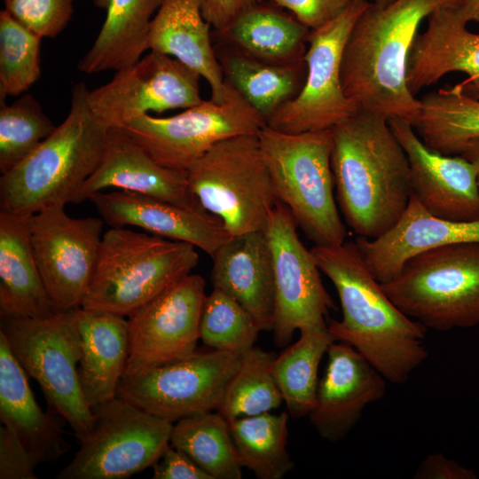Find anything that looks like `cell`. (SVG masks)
Here are the masks:
<instances>
[{"mask_svg": "<svg viewBox=\"0 0 479 479\" xmlns=\"http://www.w3.org/2000/svg\"><path fill=\"white\" fill-rule=\"evenodd\" d=\"M310 251L341 302L342 318L330 321L331 334L357 349L388 381L404 383L428 357L427 328L391 302L355 241L314 245Z\"/></svg>", "mask_w": 479, "mask_h": 479, "instance_id": "1", "label": "cell"}, {"mask_svg": "<svg viewBox=\"0 0 479 479\" xmlns=\"http://www.w3.org/2000/svg\"><path fill=\"white\" fill-rule=\"evenodd\" d=\"M331 130V169L341 212L358 237L376 238L408 205L406 153L389 121L378 114L357 111Z\"/></svg>", "mask_w": 479, "mask_h": 479, "instance_id": "2", "label": "cell"}, {"mask_svg": "<svg viewBox=\"0 0 479 479\" xmlns=\"http://www.w3.org/2000/svg\"><path fill=\"white\" fill-rule=\"evenodd\" d=\"M452 3L457 0L368 4L350 32L342 62V88L357 111L413 124L421 104L407 84L409 55L422 20Z\"/></svg>", "mask_w": 479, "mask_h": 479, "instance_id": "3", "label": "cell"}, {"mask_svg": "<svg viewBox=\"0 0 479 479\" xmlns=\"http://www.w3.org/2000/svg\"><path fill=\"white\" fill-rule=\"evenodd\" d=\"M86 85L72 88L71 107L27 158L0 177V210L31 216L41 209L71 203L95 171L106 150L110 127L92 111Z\"/></svg>", "mask_w": 479, "mask_h": 479, "instance_id": "4", "label": "cell"}, {"mask_svg": "<svg viewBox=\"0 0 479 479\" xmlns=\"http://www.w3.org/2000/svg\"><path fill=\"white\" fill-rule=\"evenodd\" d=\"M196 247L124 227L102 236L81 308L128 317L197 266Z\"/></svg>", "mask_w": 479, "mask_h": 479, "instance_id": "5", "label": "cell"}, {"mask_svg": "<svg viewBox=\"0 0 479 479\" xmlns=\"http://www.w3.org/2000/svg\"><path fill=\"white\" fill-rule=\"evenodd\" d=\"M257 137L278 200L298 227L314 245L342 244L347 232L334 196L332 130L294 134L265 124Z\"/></svg>", "mask_w": 479, "mask_h": 479, "instance_id": "6", "label": "cell"}, {"mask_svg": "<svg viewBox=\"0 0 479 479\" xmlns=\"http://www.w3.org/2000/svg\"><path fill=\"white\" fill-rule=\"evenodd\" d=\"M391 302L427 329L479 325V241L446 244L409 259L381 284Z\"/></svg>", "mask_w": 479, "mask_h": 479, "instance_id": "7", "label": "cell"}, {"mask_svg": "<svg viewBox=\"0 0 479 479\" xmlns=\"http://www.w3.org/2000/svg\"><path fill=\"white\" fill-rule=\"evenodd\" d=\"M78 309L59 310L42 318L1 316L0 334L27 374L38 382L49 410L63 418L81 441L92 428L94 413L79 380Z\"/></svg>", "mask_w": 479, "mask_h": 479, "instance_id": "8", "label": "cell"}, {"mask_svg": "<svg viewBox=\"0 0 479 479\" xmlns=\"http://www.w3.org/2000/svg\"><path fill=\"white\" fill-rule=\"evenodd\" d=\"M186 173L196 201L231 236L264 230L278 198L257 133L217 143Z\"/></svg>", "mask_w": 479, "mask_h": 479, "instance_id": "9", "label": "cell"}, {"mask_svg": "<svg viewBox=\"0 0 479 479\" xmlns=\"http://www.w3.org/2000/svg\"><path fill=\"white\" fill-rule=\"evenodd\" d=\"M265 124L264 116L226 80L221 103L203 99L169 117L145 114L121 128L160 164L187 171L217 143L256 134Z\"/></svg>", "mask_w": 479, "mask_h": 479, "instance_id": "10", "label": "cell"}, {"mask_svg": "<svg viewBox=\"0 0 479 479\" xmlns=\"http://www.w3.org/2000/svg\"><path fill=\"white\" fill-rule=\"evenodd\" d=\"M94 422L59 479H125L153 467L170 445L173 423L118 397L92 408Z\"/></svg>", "mask_w": 479, "mask_h": 479, "instance_id": "11", "label": "cell"}, {"mask_svg": "<svg viewBox=\"0 0 479 479\" xmlns=\"http://www.w3.org/2000/svg\"><path fill=\"white\" fill-rule=\"evenodd\" d=\"M369 3L352 0L336 18L310 31L304 82L266 120L268 126L294 134L331 130L357 112L342 88V62L350 32Z\"/></svg>", "mask_w": 479, "mask_h": 479, "instance_id": "12", "label": "cell"}, {"mask_svg": "<svg viewBox=\"0 0 479 479\" xmlns=\"http://www.w3.org/2000/svg\"><path fill=\"white\" fill-rule=\"evenodd\" d=\"M243 355L212 349L122 376L116 397L170 422L217 411Z\"/></svg>", "mask_w": 479, "mask_h": 479, "instance_id": "13", "label": "cell"}, {"mask_svg": "<svg viewBox=\"0 0 479 479\" xmlns=\"http://www.w3.org/2000/svg\"><path fill=\"white\" fill-rule=\"evenodd\" d=\"M293 215L279 200L271 210L264 232L269 241L275 281L273 342L287 346L294 331L326 324L334 308L310 249L301 241Z\"/></svg>", "mask_w": 479, "mask_h": 479, "instance_id": "14", "label": "cell"}, {"mask_svg": "<svg viewBox=\"0 0 479 479\" xmlns=\"http://www.w3.org/2000/svg\"><path fill=\"white\" fill-rule=\"evenodd\" d=\"M64 207H47L29 217L35 259L59 310L81 307L103 236L102 218L72 217Z\"/></svg>", "mask_w": 479, "mask_h": 479, "instance_id": "15", "label": "cell"}, {"mask_svg": "<svg viewBox=\"0 0 479 479\" xmlns=\"http://www.w3.org/2000/svg\"><path fill=\"white\" fill-rule=\"evenodd\" d=\"M205 287L200 274L190 273L127 317L129 355L123 376L196 352Z\"/></svg>", "mask_w": 479, "mask_h": 479, "instance_id": "16", "label": "cell"}, {"mask_svg": "<svg viewBox=\"0 0 479 479\" xmlns=\"http://www.w3.org/2000/svg\"><path fill=\"white\" fill-rule=\"evenodd\" d=\"M200 75L177 59L152 51L115 72L107 83L88 92L94 114L110 128L149 112L186 109L200 104Z\"/></svg>", "mask_w": 479, "mask_h": 479, "instance_id": "17", "label": "cell"}, {"mask_svg": "<svg viewBox=\"0 0 479 479\" xmlns=\"http://www.w3.org/2000/svg\"><path fill=\"white\" fill-rule=\"evenodd\" d=\"M389 122L406 153L412 194L419 202L440 218L479 220V188L473 165L459 155L431 150L407 122L395 118Z\"/></svg>", "mask_w": 479, "mask_h": 479, "instance_id": "18", "label": "cell"}, {"mask_svg": "<svg viewBox=\"0 0 479 479\" xmlns=\"http://www.w3.org/2000/svg\"><path fill=\"white\" fill-rule=\"evenodd\" d=\"M326 355L309 418L322 438L336 442L349 434L368 404L384 397L387 380L349 344L335 341Z\"/></svg>", "mask_w": 479, "mask_h": 479, "instance_id": "19", "label": "cell"}, {"mask_svg": "<svg viewBox=\"0 0 479 479\" xmlns=\"http://www.w3.org/2000/svg\"><path fill=\"white\" fill-rule=\"evenodd\" d=\"M89 200L111 227H139L150 234L190 243L210 256L232 237L222 221L200 205L186 207L122 190L98 192Z\"/></svg>", "mask_w": 479, "mask_h": 479, "instance_id": "20", "label": "cell"}, {"mask_svg": "<svg viewBox=\"0 0 479 479\" xmlns=\"http://www.w3.org/2000/svg\"><path fill=\"white\" fill-rule=\"evenodd\" d=\"M106 188L137 192L186 207L200 205L190 191L186 171L160 164L122 128L110 129L98 166L76 192L71 203H81Z\"/></svg>", "mask_w": 479, "mask_h": 479, "instance_id": "21", "label": "cell"}, {"mask_svg": "<svg viewBox=\"0 0 479 479\" xmlns=\"http://www.w3.org/2000/svg\"><path fill=\"white\" fill-rule=\"evenodd\" d=\"M479 241V220L451 221L428 212L411 193L397 223L383 234L355 240L373 276L384 284L396 278L405 263L428 250L456 242Z\"/></svg>", "mask_w": 479, "mask_h": 479, "instance_id": "22", "label": "cell"}, {"mask_svg": "<svg viewBox=\"0 0 479 479\" xmlns=\"http://www.w3.org/2000/svg\"><path fill=\"white\" fill-rule=\"evenodd\" d=\"M214 288L235 299L261 331L272 330L275 281L272 256L264 230L232 236L212 255Z\"/></svg>", "mask_w": 479, "mask_h": 479, "instance_id": "23", "label": "cell"}, {"mask_svg": "<svg viewBox=\"0 0 479 479\" xmlns=\"http://www.w3.org/2000/svg\"><path fill=\"white\" fill-rule=\"evenodd\" d=\"M456 3L428 17L424 33L418 34L407 65V84L415 96L451 72H463L467 81H479V35L467 29Z\"/></svg>", "mask_w": 479, "mask_h": 479, "instance_id": "24", "label": "cell"}, {"mask_svg": "<svg viewBox=\"0 0 479 479\" xmlns=\"http://www.w3.org/2000/svg\"><path fill=\"white\" fill-rule=\"evenodd\" d=\"M27 376L0 334V420L37 464L54 463L71 449L64 437V419L43 412Z\"/></svg>", "mask_w": 479, "mask_h": 479, "instance_id": "25", "label": "cell"}, {"mask_svg": "<svg viewBox=\"0 0 479 479\" xmlns=\"http://www.w3.org/2000/svg\"><path fill=\"white\" fill-rule=\"evenodd\" d=\"M210 27L203 0H164L151 22L147 50L173 57L197 72L210 88V99L221 103L226 80L212 46Z\"/></svg>", "mask_w": 479, "mask_h": 479, "instance_id": "26", "label": "cell"}, {"mask_svg": "<svg viewBox=\"0 0 479 479\" xmlns=\"http://www.w3.org/2000/svg\"><path fill=\"white\" fill-rule=\"evenodd\" d=\"M82 391L92 409L116 397L129 355L128 320L112 312L79 308Z\"/></svg>", "mask_w": 479, "mask_h": 479, "instance_id": "27", "label": "cell"}, {"mask_svg": "<svg viewBox=\"0 0 479 479\" xmlns=\"http://www.w3.org/2000/svg\"><path fill=\"white\" fill-rule=\"evenodd\" d=\"M29 217L0 210V316L42 318L59 311L35 259Z\"/></svg>", "mask_w": 479, "mask_h": 479, "instance_id": "28", "label": "cell"}, {"mask_svg": "<svg viewBox=\"0 0 479 479\" xmlns=\"http://www.w3.org/2000/svg\"><path fill=\"white\" fill-rule=\"evenodd\" d=\"M106 11V20L78 69L85 74L119 71L147 51L151 22L164 0H89Z\"/></svg>", "mask_w": 479, "mask_h": 479, "instance_id": "29", "label": "cell"}, {"mask_svg": "<svg viewBox=\"0 0 479 479\" xmlns=\"http://www.w3.org/2000/svg\"><path fill=\"white\" fill-rule=\"evenodd\" d=\"M310 31L295 17L256 3L241 13L224 35L257 59L300 65Z\"/></svg>", "mask_w": 479, "mask_h": 479, "instance_id": "30", "label": "cell"}, {"mask_svg": "<svg viewBox=\"0 0 479 479\" xmlns=\"http://www.w3.org/2000/svg\"><path fill=\"white\" fill-rule=\"evenodd\" d=\"M420 101L412 126L431 150L457 155L467 142L479 138V99L453 86L429 92Z\"/></svg>", "mask_w": 479, "mask_h": 479, "instance_id": "31", "label": "cell"}, {"mask_svg": "<svg viewBox=\"0 0 479 479\" xmlns=\"http://www.w3.org/2000/svg\"><path fill=\"white\" fill-rule=\"evenodd\" d=\"M334 342L327 324L303 328L298 341L276 356L272 373L291 416L309 415L314 408L318 366Z\"/></svg>", "mask_w": 479, "mask_h": 479, "instance_id": "32", "label": "cell"}, {"mask_svg": "<svg viewBox=\"0 0 479 479\" xmlns=\"http://www.w3.org/2000/svg\"><path fill=\"white\" fill-rule=\"evenodd\" d=\"M288 417L268 412L228 421L240 466L258 479H282L294 466L287 450Z\"/></svg>", "mask_w": 479, "mask_h": 479, "instance_id": "33", "label": "cell"}, {"mask_svg": "<svg viewBox=\"0 0 479 479\" xmlns=\"http://www.w3.org/2000/svg\"><path fill=\"white\" fill-rule=\"evenodd\" d=\"M170 445L187 454L212 479H240L228 420L217 411L186 417L173 425Z\"/></svg>", "mask_w": 479, "mask_h": 479, "instance_id": "34", "label": "cell"}, {"mask_svg": "<svg viewBox=\"0 0 479 479\" xmlns=\"http://www.w3.org/2000/svg\"><path fill=\"white\" fill-rule=\"evenodd\" d=\"M299 67L235 54L227 60L226 80L267 120L299 91Z\"/></svg>", "mask_w": 479, "mask_h": 479, "instance_id": "35", "label": "cell"}, {"mask_svg": "<svg viewBox=\"0 0 479 479\" xmlns=\"http://www.w3.org/2000/svg\"><path fill=\"white\" fill-rule=\"evenodd\" d=\"M276 356L257 347L242 356L217 410L228 421L271 412L284 402L272 373Z\"/></svg>", "mask_w": 479, "mask_h": 479, "instance_id": "36", "label": "cell"}, {"mask_svg": "<svg viewBox=\"0 0 479 479\" xmlns=\"http://www.w3.org/2000/svg\"><path fill=\"white\" fill-rule=\"evenodd\" d=\"M40 103L24 94L12 105L0 98V172L27 158L55 130Z\"/></svg>", "mask_w": 479, "mask_h": 479, "instance_id": "37", "label": "cell"}, {"mask_svg": "<svg viewBox=\"0 0 479 479\" xmlns=\"http://www.w3.org/2000/svg\"><path fill=\"white\" fill-rule=\"evenodd\" d=\"M42 38L0 12V98L20 96L41 76Z\"/></svg>", "mask_w": 479, "mask_h": 479, "instance_id": "38", "label": "cell"}, {"mask_svg": "<svg viewBox=\"0 0 479 479\" xmlns=\"http://www.w3.org/2000/svg\"><path fill=\"white\" fill-rule=\"evenodd\" d=\"M261 329L235 299L214 288L206 296L200 324V339L213 349L244 355L255 346Z\"/></svg>", "mask_w": 479, "mask_h": 479, "instance_id": "39", "label": "cell"}, {"mask_svg": "<svg viewBox=\"0 0 479 479\" xmlns=\"http://www.w3.org/2000/svg\"><path fill=\"white\" fill-rule=\"evenodd\" d=\"M15 20L41 38H54L67 26L75 0H3Z\"/></svg>", "mask_w": 479, "mask_h": 479, "instance_id": "40", "label": "cell"}, {"mask_svg": "<svg viewBox=\"0 0 479 479\" xmlns=\"http://www.w3.org/2000/svg\"><path fill=\"white\" fill-rule=\"evenodd\" d=\"M37 465L17 436L1 426L0 479H36Z\"/></svg>", "mask_w": 479, "mask_h": 479, "instance_id": "41", "label": "cell"}, {"mask_svg": "<svg viewBox=\"0 0 479 479\" xmlns=\"http://www.w3.org/2000/svg\"><path fill=\"white\" fill-rule=\"evenodd\" d=\"M288 10L309 29H316L340 15L352 0H257Z\"/></svg>", "mask_w": 479, "mask_h": 479, "instance_id": "42", "label": "cell"}, {"mask_svg": "<svg viewBox=\"0 0 479 479\" xmlns=\"http://www.w3.org/2000/svg\"><path fill=\"white\" fill-rule=\"evenodd\" d=\"M153 468V479H212L187 454L171 445Z\"/></svg>", "mask_w": 479, "mask_h": 479, "instance_id": "43", "label": "cell"}, {"mask_svg": "<svg viewBox=\"0 0 479 479\" xmlns=\"http://www.w3.org/2000/svg\"><path fill=\"white\" fill-rule=\"evenodd\" d=\"M415 479H476L475 472L459 465L441 452L428 455L420 464Z\"/></svg>", "mask_w": 479, "mask_h": 479, "instance_id": "44", "label": "cell"}, {"mask_svg": "<svg viewBox=\"0 0 479 479\" xmlns=\"http://www.w3.org/2000/svg\"><path fill=\"white\" fill-rule=\"evenodd\" d=\"M257 0H203V14L208 22L224 35L236 19Z\"/></svg>", "mask_w": 479, "mask_h": 479, "instance_id": "45", "label": "cell"}, {"mask_svg": "<svg viewBox=\"0 0 479 479\" xmlns=\"http://www.w3.org/2000/svg\"><path fill=\"white\" fill-rule=\"evenodd\" d=\"M457 155L463 157L473 165L479 188V138L467 142Z\"/></svg>", "mask_w": 479, "mask_h": 479, "instance_id": "46", "label": "cell"}, {"mask_svg": "<svg viewBox=\"0 0 479 479\" xmlns=\"http://www.w3.org/2000/svg\"><path fill=\"white\" fill-rule=\"evenodd\" d=\"M456 5L467 22H479V0H457Z\"/></svg>", "mask_w": 479, "mask_h": 479, "instance_id": "47", "label": "cell"}, {"mask_svg": "<svg viewBox=\"0 0 479 479\" xmlns=\"http://www.w3.org/2000/svg\"><path fill=\"white\" fill-rule=\"evenodd\" d=\"M454 87L462 93L479 99V81L469 82L464 80L461 82L454 85Z\"/></svg>", "mask_w": 479, "mask_h": 479, "instance_id": "48", "label": "cell"}, {"mask_svg": "<svg viewBox=\"0 0 479 479\" xmlns=\"http://www.w3.org/2000/svg\"><path fill=\"white\" fill-rule=\"evenodd\" d=\"M367 1L376 5L385 6L393 3L396 0H367Z\"/></svg>", "mask_w": 479, "mask_h": 479, "instance_id": "49", "label": "cell"}]
</instances>
